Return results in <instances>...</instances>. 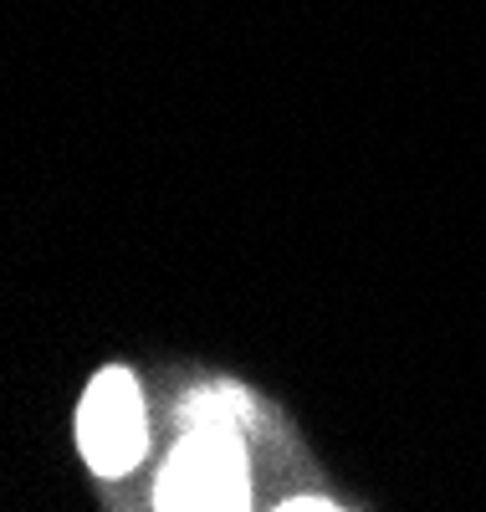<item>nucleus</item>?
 I'll return each mask as SVG.
<instances>
[{"label":"nucleus","mask_w":486,"mask_h":512,"mask_svg":"<svg viewBox=\"0 0 486 512\" xmlns=\"http://www.w3.org/2000/svg\"><path fill=\"white\" fill-rule=\"evenodd\" d=\"M77 446L98 477H128L149 451L144 395L128 369H103L77 405Z\"/></svg>","instance_id":"2"},{"label":"nucleus","mask_w":486,"mask_h":512,"mask_svg":"<svg viewBox=\"0 0 486 512\" xmlns=\"http://www.w3.org/2000/svg\"><path fill=\"white\" fill-rule=\"evenodd\" d=\"M246 497L251 477L236 425H190L154 487L159 507H200V512H231L246 507Z\"/></svg>","instance_id":"1"}]
</instances>
